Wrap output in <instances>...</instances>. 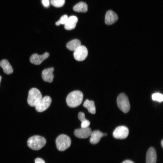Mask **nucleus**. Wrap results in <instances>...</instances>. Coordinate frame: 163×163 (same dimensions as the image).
<instances>
[{
	"label": "nucleus",
	"instance_id": "nucleus-1",
	"mask_svg": "<svg viewBox=\"0 0 163 163\" xmlns=\"http://www.w3.org/2000/svg\"><path fill=\"white\" fill-rule=\"evenodd\" d=\"M83 98V95L82 92L75 91L70 92L67 96L66 103L69 107H75L82 103Z\"/></svg>",
	"mask_w": 163,
	"mask_h": 163
},
{
	"label": "nucleus",
	"instance_id": "nucleus-2",
	"mask_svg": "<svg viewBox=\"0 0 163 163\" xmlns=\"http://www.w3.org/2000/svg\"><path fill=\"white\" fill-rule=\"evenodd\" d=\"M46 141L43 137L36 135L31 137L27 141L28 146L31 149L38 150L41 149L46 144Z\"/></svg>",
	"mask_w": 163,
	"mask_h": 163
},
{
	"label": "nucleus",
	"instance_id": "nucleus-3",
	"mask_svg": "<svg viewBox=\"0 0 163 163\" xmlns=\"http://www.w3.org/2000/svg\"><path fill=\"white\" fill-rule=\"evenodd\" d=\"M42 98V94L37 89L33 88L29 91L27 102L30 106L35 107Z\"/></svg>",
	"mask_w": 163,
	"mask_h": 163
},
{
	"label": "nucleus",
	"instance_id": "nucleus-4",
	"mask_svg": "<svg viewBox=\"0 0 163 163\" xmlns=\"http://www.w3.org/2000/svg\"><path fill=\"white\" fill-rule=\"evenodd\" d=\"M71 140L67 136L62 134L56 139V143L57 149L59 151H63L68 148L71 144Z\"/></svg>",
	"mask_w": 163,
	"mask_h": 163
},
{
	"label": "nucleus",
	"instance_id": "nucleus-5",
	"mask_svg": "<svg viewBox=\"0 0 163 163\" xmlns=\"http://www.w3.org/2000/svg\"><path fill=\"white\" fill-rule=\"evenodd\" d=\"M117 104L119 109L125 113L128 112L130 109V105L128 98L124 94H120L117 98Z\"/></svg>",
	"mask_w": 163,
	"mask_h": 163
},
{
	"label": "nucleus",
	"instance_id": "nucleus-6",
	"mask_svg": "<svg viewBox=\"0 0 163 163\" xmlns=\"http://www.w3.org/2000/svg\"><path fill=\"white\" fill-rule=\"evenodd\" d=\"M52 101L51 99L46 96L42 98L35 106V109L38 112H42L46 110L50 106Z\"/></svg>",
	"mask_w": 163,
	"mask_h": 163
},
{
	"label": "nucleus",
	"instance_id": "nucleus-7",
	"mask_svg": "<svg viewBox=\"0 0 163 163\" xmlns=\"http://www.w3.org/2000/svg\"><path fill=\"white\" fill-rule=\"evenodd\" d=\"M88 51L85 46L81 45L74 51L73 56L75 59L78 61L84 60L87 56Z\"/></svg>",
	"mask_w": 163,
	"mask_h": 163
},
{
	"label": "nucleus",
	"instance_id": "nucleus-8",
	"mask_svg": "<svg viewBox=\"0 0 163 163\" xmlns=\"http://www.w3.org/2000/svg\"><path fill=\"white\" fill-rule=\"evenodd\" d=\"M129 132V129L126 127L120 126L115 129L113 132V135L116 139H123L128 136Z\"/></svg>",
	"mask_w": 163,
	"mask_h": 163
},
{
	"label": "nucleus",
	"instance_id": "nucleus-9",
	"mask_svg": "<svg viewBox=\"0 0 163 163\" xmlns=\"http://www.w3.org/2000/svg\"><path fill=\"white\" fill-rule=\"evenodd\" d=\"M49 56V54L48 52H46L41 55L34 53L30 57V61L32 64L39 65L44 60L48 58Z\"/></svg>",
	"mask_w": 163,
	"mask_h": 163
},
{
	"label": "nucleus",
	"instance_id": "nucleus-10",
	"mask_svg": "<svg viewBox=\"0 0 163 163\" xmlns=\"http://www.w3.org/2000/svg\"><path fill=\"white\" fill-rule=\"evenodd\" d=\"M91 132V128L88 127L77 129L75 130L74 133L75 136L77 138L85 139L90 136Z\"/></svg>",
	"mask_w": 163,
	"mask_h": 163
},
{
	"label": "nucleus",
	"instance_id": "nucleus-11",
	"mask_svg": "<svg viewBox=\"0 0 163 163\" xmlns=\"http://www.w3.org/2000/svg\"><path fill=\"white\" fill-rule=\"evenodd\" d=\"M118 19L117 14L113 11L110 10L107 11L106 14L105 23L107 25H112L115 23Z\"/></svg>",
	"mask_w": 163,
	"mask_h": 163
},
{
	"label": "nucleus",
	"instance_id": "nucleus-12",
	"mask_svg": "<svg viewBox=\"0 0 163 163\" xmlns=\"http://www.w3.org/2000/svg\"><path fill=\"white\" fill-rule=\"evenodd\" d=\"M107 135V133H104L99 130H95L92 132L90 138V142L92 144H96L98 143L101 138Z\"/></svg>",
	"mask_w": 163,
	"mask_h": 163
},
{
	"label": "nucleus",
	"instance_id": "nucleus-13",
	"mask_svg": "<svg viewBox=\"0 0 163 163\" xmlns=\"http://www.w3.org/2000/svg\"><path fill=\"white\" fill-rule=\"evenodd\" d=\"M54 70V68L52 67L43 70L42 72V77L43 80L48 82H52L54 77L53 73Z\"/></svg>",
	"mask_w": 163,
	"mask_h": 163
},
{
	"label": "nucleus",
	"instance_id": "nucleus-14",
	"mask_svg": "<svg viewBox=\"0 0 163 163\" xmlns=\"http://www.w3.org/2000/svg\"><path fill=\"white\" fill-rule=\"evenodd\" d=\"M157 155L154 148H150L148 150L146 156V163H156Z\"/></svg>",
	"mask_w": 163,
	"mask_h": 163
},
{
	"label": "nucleus",
	"instance_id": "nucleus-15",
	"mask_svg": "<svg viewBox=\"0 0 163 163\" xmlns=\"http://www.w3.org/2000/svg\"><path fill=\"white\" fill-rule=\"evenodd\" d=\"M78 19L75 16H72L68 18L66 23L64 24L65 28L68 30L74 29L76 26Z\"/></svg>",
	"mask_w": 163,
	"mask_h": 163
},
{
	"label": "nucleus",
	"instance_id": "nucleus-16",
	"mask_svg": "<svg viewBox=\"0 0 163 163\" xmlns=\"http://www.w3.org/2000/svg\"><path fill=\"white\" fill-rule=\"evenodd\" d=\"M0 66L3 69V72L7 75L11 74L13 72L12 67L6 59H3L0 61Z\"/></svg>",
	"mask_w": 163,
	"mask_h": 163
},
{
	"label": "nucleus",
	"instance_id": "nucleus-17",
	"mask_svg": "<svg viewBox=\"0 0 163 163\" xmlns=\"http://www.w3.org/2000/svg\"><path fill=\"white\" fill-rule=\"evenodd\" d=\"M83 106L87 108L88 112L91 114H94L96 113V108L94 102L93 101L86 100L84 102Z\"/></svg>",
	"mask_w": 163,
	"mask_h": 163
},
{
	"label": "nucleus",
	"instance_id": "nucleus-18",
	"mask_svg": "<svg viewBox=\"0 0 163 163\" xmlns=\"http://www.w3.org/2000/svg\"><path fill=\"white\" fill-rule=\"evenodd\" d=\"M81 45V42L79 40L74 39L69 42L66 46L69 50L74 51Z\"/></svg>",
	"mask_w": 163,
	"mask_h": 163
},
{
	"label": "nucleus",
	"instance_id": "nucleus-19",
	"mask_svg": "<svg viewBox=\"0 0 163 163\" xmlns=\"http://www.w3.org/2000/svg\"><path fill=\"white\" fill-rule=\"evenodd\" d=\"M73 9L76 12H85L88 10V5L85 2H80L74 6Z\"/></svg>",
	"mask_w": 163,
	"mask_h": 163
},
{
	"label": "nucleus",
	"instance_id": "nucleus-20",
	"mask_svg": "<svg viewBox=\"0 0 163 163\" xmlns=\"http://www.w3.org/2000/svg\"><path fill=\"white\" fill-rule=\"evenodd\" d=\"M51 4L56 7H60L64 4L65 0H50Z\"/></svg>",
	"mask_w": 163,
	"mask_h": 163
},
{
	"label": "nucleus",
	"instance_id": "nucleus-21",
	"mask_svg": "<svg viewBox=\"0 0 163 163\" xmlns=\"http://www.w3.org/2000/svg\"><path fill=\"white\" fill-rule=\"evenodd\" d=\"M152 99L154 101H156L159 102H161L163 101V95L159 93H155L152 95Z\"/></svg>",
	"mask_w": 163,
	"mask_h": 163
},
{
	"label": "nucleus",
	"instance_id": "nucleus-22",
	"mask_svg": "<svg viewBox=\"0 0 163 163\" xmlns=\"http://www.w3.org/2000/svg\"><path fill=\"white\" fill-rule=\"evenodd\" d=\"M67 15H64L62 16L58 21L60 24H64L66 22L68 19Z\"/></svg>",
	"mask_w": 163,
	"mask_h": 163
},
{
	"label": "nucleus",
	"instance_id": "nucleus-23",
	"mask_svg": "<svg viewBox=\"0 0 163 163\" xmlns=\"http://www.w3.org/2000/svg\"><path fill=\"white\" fill-rule=\"evenodd\" d=\"M90 124V122L88 120H85L81 122V128H85L88 127Z\"/></svg>",
	"mask_w": 163,
	"mask_h": 163
},
{
	"label": "nucleus",
	"instance_id": "nucleus-24",
	"mask_svg": "<svg viewBox=\"0 0 163 163\" xmlns=\"http://www.w3.org/2000/svg\"><path fill=\"white\" fill-rule=\"evenodd\" d=\"M78 118L81 122H82L86 119L85 118V114L82 112H80L78 113Z\"/></svg>",
	"mask_w": 163,
	"mask_h": 163
},
{
	"label": "nucleus",
	"instance_id": "nucleus-25",
	"mask_svg": "<svg viewBox=\"0 0 163 163\" xmlns=\"http://www.w3.org/2000/svg\"><path fill=\"white\" fill-rule=\"evenodd\" d=\"M42 2L44 7H49L50 4L49 0H42Z\"/></svg>",
	"mask_w": 163,
	"mask_h": 163
},
{
	"label": "nucleus",
	"instance_id": "nucleus-26",
	"mask_svg": "<svg viewBox=\"0 0 163 163\" xmlns=\"http://www.w3.org/2000/svg\"><path fill=\"white\" fill-rule=\"evenodd\" d=\"M35 163H45L44 161L40 158H37L35 160Z\"/></svg>",
	"mask_w": 163,
	"mask_h": 163
},
{
	"label": "nucleus",
	"instance_id": "nucleus-27",
	"mask_svg": "<svg viewBox=\"0 0 163 163\" xmlns=\"http://www.w3.org/2000/svg\"><path fill=\"white\" fill-rule=\"evenodd\" d=\"M122 163H134L132 161L129 160H126L123 161Z\"/></svg>",
	"mask_w": 163,
	"mask_h": 163
},
{
	"label": "nucleus",
	"instance_id": "nucleus-28",
	"mask_svg": "<svg viewBox=\"0 0 163 163\" xmlns=\"http://www.w3.org/2000/svg\"><path fill=\"white\" fill-rule=\"evenodd\" d=\"M161 146L162 148H163V140H162L161 142Z\"/></svg>",
	"mask_w": 163,
	"mask_h": 163
},
{
	"label": "nucleus",
	"instance_id": "nucleus-29",
	"mask_svg": "<svg viewBox=\"0 0 163 163\" xmlns=\"http://www.w3.org/2000/svg\"><path fill=\"white\" fill-rule=\"evenodd\" d=\"M1 79H2V77L0 75V82H1Z\"/></svg>",
	"mask_w": 163,
	"mask_h": 163
}]
</instances>
